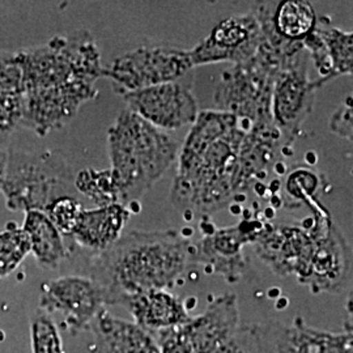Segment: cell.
<instances>
[{"mask_svg": "<svg viewBox=\"0 0 353 353\" xmlns=\"http://www.w3.org/2000/svg\"><path fill=\"white\" fill-rule=\"evenodd\" d=\"M191 262V242L178 230H132L94 255L92 275L105 305H123L141 292L170 290Z\"/></svg>", "mask_w": 353, "mask_h": 353, "instance_id": "obj_3", "label": "cell"}, {"mask_svg": "<svg viewBox=\"0 0 353 353\" xmlns=\"http://www.w3.org/2000/svg\"><path fill=\"white\" fill-rule=\"evenodd\" d=\"M39 306L48 314H61L64 328L77 334L88 331L92 322L105 310V299L93 279L72 275L45 284Z\"/></svg>", "mask_w": 353, "mask_h": 353, "instance_id": "obj_10", "label": "cell"}, {"mask_svg": "<svg viewBox=\"0 0 353 353\" xmlns=\"http://www.w3.org/2000/svg\"><path fill=\"white\" fill-rule=\"evenodd\" d=\"M319 188V181L316 172L310 169H299L292 172L285 183V191L292 198L299 199L300 202L306 203L314 214L326 211L316 199V192Z\"/></svg>", "mask_w": 353, "mask_h": 353, "instance_id": "obj_28", "label": "cell"}, {"mask_svg": "<svg viewBox=\"0 0 353 353\" xmlns=\"http://www.w3.org/2000/svg\"><path fill=\"white\" fill-rule=\"evenodd\" d=\"M252 122L220 110H203L176 157L170 202L192 214L210 216L255 185L243 156Z\"/></svg>", "mask_w": 353, "mask_h": 353, "instance_id": "obj_1", "label": "cell"}, {"mask_svg": "<svg viewBox=\"0 0 353 353\" xmlns=\"http://www.w3.org/2000/svg\"><path fill=\"white\" fill-rule=\"evenodd\" d=\"M74 182L71 172L58 152L32 154L10 152L4 170L1 192L13 211H45L59 190Z\"/></svg>", "mask_w": 353, "mask_h": 353, "instance_id": "obj_6", "label": "cell"}, {"mask_svg": "<svg viewBox=\"0 0 353 353\" xmlns=\"http://www.w3.org/2000/svg\"><path fill=\"white\" fill-rule=\"evenodd\" d=\"M263 227L250 230L242 221L237 227L216 229L191 246V261L208 267L229 283H236L246 270L242 248L252 243Z\"/></svg>", "mask_w": 353, "mask_h": 353, "instance_id": "obj_15", "label": "cell"}, {"mask_svg": "<svg viewBox=\"0 0 353 353\" xmlns=\"http://www.w3.org/2000/svg\"><path fill=\"white\" fill-rule=\"evenodd\" d=\"M130 214V208L119 203L83 210L70 239L94 254L106 252L122 237Z\"/></svg>", "mask_w": 353, "mask_h": 353, "instance_id": "obj_19", "label": "cell"}, {"mask_svg": "<svg viewBox=\"0 0 353 353\" xmlns=\"http://www.w3.org/2000/svg\"><path fill=\"white\" fill-rule=\"evenodd\" d=\"M127 109L161 131L192 125L201 113L198 101L183 79L122 96Z\"/></svg>", "mask_w": 353, "mask_h": 353, "instance_id": "obj_11", "label": "cell"}, {"mask_svg": "<svg viewBox=\"0 0 353 353\" xmlns=\"http://www.w3.org/2000/svg\"><path fill=\"white\" fill-rule=\"evenodd\" d=\"M299 54L287 57L263 42L250 61L236 64L221 79L214 93L219 110L246 119L252 125L274 123L271 99L276 77Z\"/></svg>", "mask_w": 353, "mask_h": 353, "instance_id": "obj_5", "label": "cell"}, {"mask_svg": "<svg viewBox=\"0 0 353 353\" xmlns=\"http://www.w3.org/2000/svg\"><path fill=\"white\" fill-rule=\"evenodd\" d=\"M316 93L305 65L303 50L279 74L272 90L271 117L283 145L293 143L300 134L303 122L313 112Z\"/></svg>", "mask_w": 353, "mask_h": 353, "instance_id": "obj_8", "label": "cell"}, {"mask_svg": "<svg viewBox=\"0 0 353 353\" xmlns=\"http://www.w3.org/2000/svg\"><path fill=\"white\" fill-rule=\"evenodd\" d=\"M241 326L237 296L227 293L214 297L202 314L190 316L181 327L192 353H214L237 335Z\"/></svg>", "mask_w": 353, "mask_h": 353, "instance_id": "obj_16", "label": "cell"}, {"mask_svg": "<svg viewBox=\"0 0 353 353\" xmlns=\"http://www.w3.org/2000/svg\"><path fill=\"white\" fill-rule=\"evenodd\" d=\"M123 306L131 313L134 323L152 335L182 326L190 319L183 303L169 290L141 292L128 297Z\"/></svg>", "mask_w": 353, "mask_h": 353, "instance_id": "obj_20", "label": "cell"}, {"mask_svg": "<svg viewBox=\"0 0 353 353\" xmlns=\"http://www.w3.org/2000/svg\"><path fill=\"white\" fill-rule=\"evenodd\" d=\"M252 12L261 24L265 42L276 49L303 43L318 26L316 10L306 0L256 1Z\"/></svg>", "mask_w": 353, "mask_h": 353, "instance_id": "obj_14", "label": "cell"}, {"mask_svg": "<svg viewBox=\"0 0 353 353\" xmlns=\"http://www.w3.org/2000/svg\"><path fill=\"white\" fill-rule=\"evenodd\" d=\"M214 353H265L256 325L241 326L237 335Z\"/></svg>", "mask_w": 353, "mask_h": 353, "instance_id": "obj_29", "label": "cell"}, {"mask_svg": "<svg viewBox=\"0 0 353 353\" xmlns=\"http://www.w3.org/2000/svg\"><path fill=\"white\" fill-rule=\"evenodd\" d=\"M84 207L75 196L64 194L54 199L43 211L63 237H71Z\"/></svg>", "mask_w": 353, "mask_h": 353, "instance_id": "obj_27", "label": "cell"}, {"mask_svg": "<svg viewBox=\"0 0 353 353\" xmlns=\"http://www.w3.org/2000/svg\"><path fill=\"white\" fill-rule=\"evenodd\" d=\"M189 50L170 46H140L103 67L114 92L121 96L183 79L192 70Z\"/></svg>", "mask_w": 353, "mask_h": 353, "instance_id": "obj_7", "label": "cell"}, {"mask_svg": "<svg viewBox=\"0 0 353 353\" xmlns=\"http://www.w3.org/2000/svg\"><path fill=\"white\" fill-rule=\"evenodd\" d=\"M321 37L327 49L328 59L331 63V74L325 80V84L339 76L352 75L353 71V34L339 28H319L316 26Z\"/></svg>", "mask_w": 353, "mask_h": 353, "instance_id": "obj_23", "label": "cell"}, {"mask_svg": "<svg viewBox=\"0 0 353 353\" xmlns=\"http://www.w3.org/2000/svg\"><path fill=\"white\" fill-rule=\"evenodd\" d=\"M265 353H353L351 325L339 332L309 327L303 319L292 325H256Z\"/></svg>", "mask_w": 353, "mask_h": 353, "instance_id": "obj_13", "label": "cell"}, {"mask_svg": "<svg viewBox=\"0 0 353 353\" xmlns=\"http://www.w3.org/2000/svg\"><path fill=\"white\" fill-rule=\"evenodd\" d=\"M74 185L79 192L88 196L90 201L97 204V207H105L119 203L118 189L115 186L110 169L81 170L74 179Z\"/></svg>", "mask_w": 353, "mask_h": 353, "instance_id": "obj_24", "label": "cell"}, {"mask_svg": "<svg viewBox=\"0 0 353 353\" xmlns=\"http://www.w3.org/2000/svg\"><path fill=\"white\" fill-rule=\"evenodd\" d=\"M23 115V65L19 52L0 51V137L20 125Z\"/></svg>", "mask_w": 353, "mask_h": 353, "instance_id": "obj_21", "label": "cell"}, {"mask_svg": "<svg viewBox=\"0 0 353 353\" xmlns=\"http://www.w3.org/2000/svg\"><path fill=\"white\" fill-rule=\"evenodd\" d=\"M108 147L119 203L127 207L164 176L179 152L176 139L128 109L109 128Z\"/></svg>", "mask_w": 353, "mask_h": 353, "instance_id": "obj_4", "label": "cell"}, {"mask_svg": "<svg viewBox=\"0 0 353 353\" xmlns=\"http://www.w3.org/2000/svg\"><path fill=\"white\" fill-rule=\"evenodd\" d=\"M313 229L265 225L252 242L259 258L280 276L294 275L303 284L316 249Z\"/></svg>", "mask_w": 353, "mask_h": 353, "instance_id": "obj_12", "label": "cell"}, {"mask_svg": "<svg viewBox=\"0 0 353 353\" xmlns=\"http://www.w3.org/2000/svg\"><path fill=\"white\" fill-rule=\"evenodd\" d=\"M153 336L160 353H192L181 326L160 331Z\"/></svg>", "mask_w": 353, "mask_h": 353, "instance_id": "obj_30", "label": "cell"}, {"mask_svg": "<svg viewBox=\"0 0 353 353\" xmlns=\"http://www.w3.org/2000/svg\"><path fill=\"white\" fill-rule=\"evenodd\" d=\"M351 256L348 245L335 225L318 236L307 275L303 284L313 293H339L350 275Z\"/></svg>", "mask_w": 353, "mask_h": 353, "instance_id": "obj_17", "label": "cell"}, {"mask_svg": "<svg viewBox=\"0 0 353 353\" xmlns=\"http://www.w3.org/2000/svg\"><path fill=\"white\" fill-rule=\"evenodd\" d=\"M7 156H8V153L0 148V190H1L3 179H4V170H6V164H7Z\"/></svg>", "mask_w": 353, "mask_h": 353, "instance_id": "obj_32", "label": "cell"}, {"mask_svg": "<svg viewBox=\"0 0 353 353\" xmlns=\"http://www.w3.org/2000/svg\"><path fill=\"white\" fill-rule=\"evenodd\" d=\"M23 230L29 239L30 252H33L41 267L55 270L68 256L62 233L51 223L45 212L26 211Z\"/></svg>", "mask_w": 353, "mask_h": 353, "instance_id": "obj_22", "label": "cell"}, {"mask_svg": "<svg viewBox=\"0 0 353 353\" xmlns=\"http://www.w3.org/2000/svg\"><path fill=\"white\" fill-rule=\"evenodd\" d=\"M265 42L255 14H234L220 21L194 49L189 50L192 67L207 64H241L250 61Z\"/></svg>", "mask_w": 353, "mask_h": 353, "instance_id": "obj_9", "label": "cell"}, {"mask_svg": "<svg viewBox=\"0 0 353 353\" xmlns=\"http://www.w3.org/2000/svg\"><path fill=\"white\" fill-rule=\"evenodd\" d=\"M19 54L23 65L20 125L38 137L65 126L99 94L101 55L87 30L57 36Z\"/></svg>", "mask_w": 353, "mask_h": 353, "instance_id": "obj_2", "label": "cell"}, {"mask_svg": "<svg viewBox=\"0 0 353 353\" xmlns=\"http://www.w3.org/2000/svg\"><path fill=\"white\" fill-rule=\"evenodd\" d=\"M88 331L93 336L89 353H160L157 341L148 331L106 310L92 322Z\"/></svg>", "mask_w": 353, "mask_h": 353, "instance_id": "obj_18", "label": "cell"}, {"mask_svg": "<svg viewBox=\"0 0 353 353\" xmlns=\"http://www.w3.org/2000/svg\"><path fill=\"white\" fill-rule=\"evenodd\" d=\"M30 252V243L23 228L10 224L0 232V279L13 272Z\"/></svg>", "mask_w": 353, "mask_h": 353, "instance_id": "obj_25", "label": "cell"}, {"mask_svg": "<svg viewBox=\"0 0 353 353\" xmlns=\"http://www.w3.org/2000/svg\"><path fill=\"white\" fill-rule=\"evenodd\" d=\"M351 97L341 105L331 117L330 127L332 132L338 134L344 139L352 140V105Z\"/></svg>", "mask_w": 353, "mask_h": 353, "instance_id": "obj_31", "label": "cell"}, {"mask_svg": "<svg viewBox=\"0 0 353 353\" xmlns=\"http://www.w3.org/2000/svg\"><path fill=\"white\" fill-rule=\"evenodd\" d=\"M30 343L32 353H65L54 319L41 309L30 321Z\"/></svg>", "mask_w": 353, "mask_h": 353, "instance_id": "obj_26", "label": "cell"}]
</instances>
